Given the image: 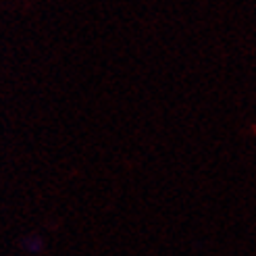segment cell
I'll list each match as a JSON object with an SVG mask.
<instances>
[{"mask_svg":"<svg viewBox=\"0 0 256 256\" xmlns=\"http://www.w3.org/2000/svg\"><path fill=\"white\" fill-rule=\"evenodd\" d=\"M23 248L28 250L30 254L40 252V248H42V238H40V236H38V238H36V236H32V242H30V240H25V242H23Z\"/></svg>","mask_w":256,"mask_h":256,"instance_id":"1","label":"cell"}]
</instances>
